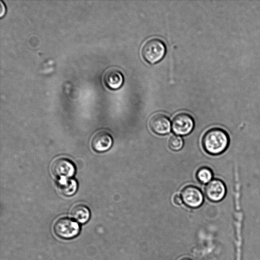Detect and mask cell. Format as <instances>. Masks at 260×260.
<instances>
[{
    "instance_id": "obj_14",
    "label": "cell",
    "mask_w": 260,
    "mask_h": 260,
    "mask_svg": "<svg viewBox=\"0 0 260 260\" xmlns=\"http://www.w3.org/2000/svg\"><path fill=\"white\" fill-rule=\"evenodd\" d=\"M168 144L171 149L173 151H178L183 147V140L178 135H172L169 138Z\"/></svg>"
},
{
    "instance_id": "obj_7",
    "label": "cell",
    "mask_w": 260,
    "mask_h": 260,
    "mask_svg": "<svg viewBox=\"0 0 260 260\" xmlns=\"http://www.w3.org/2000/svg\"><path fill=\"white\" fill-rule=\"evenodd\" d=\"M226 187L222 181L214 179L210 181L205 188L207 197L213 202L222 200L226 194Z\"/></svg>"
},
{
    "instance_id": "obj_6",
    "label": "cell",
    "mask_w": 260,
    "mask_h": 260,
    "mask_svg": "<svg viewBox=\"0 0 260 260\" xmlns=\"http://www.w3.org/2000/svg\"><path fill=\"white\" fill-rule=\"evenodd\" d=\"M181 197L184 203L191 208L200 206L204 201V196L201 190L193 185L184 187L181 192Z\"/></svg>"
},
{
    "instance_id": "obj_16",
    "label": "cell",
    "mask_w": 260,
    "mask_h": 260,
    "mask_svg": "<svg viewBox=\"0 0 260 260\" xmlns=\"http://www.w3.org/2000/svg\"><path fill=\"white\" fill-rule=\"evenodd\" d=\"M173 201L176 205H180L182 202V199L181 196L178 194L174 196L173 198Z\"/></svg>"
},
{
    "instance_id": "obj_5",
    "label": "cell",
    "mask_w": 260,
    "mask_h": 260,
    "mask_svg": "<svg viewBox=\"0 0 260 260\" xmlns=\"http://www.w3.org/2000/svg\"><path fill=\"white\" fill-rule=\"evenodd\" d=\"M51 171L53 175L61 179H69L75 173V167L73 162L66 158H58L55 159L51 166Z\"/></svg>"
},
{
    "instance_id": "obj_4",
    "label": "cell",
    "mask_w": 260,
    "mask_h": 260,
    "mask_svg": "<svg viewBox=\"0 0 260 260\" xmlns=\"http://www.w3.org/2000/svg\"><path fill=\"white\" fill-rule=\"evenodd\" d=\"M193 127V119L187 113H178L172 120V129L177 135H187L192 132Z\"/></svg>"
},
{
    "instance_id": "obj_17",
    "label": "cell",
    "mask_w": 260,
    "mask_h": 260,
    "mask_svg": "<svg viewBox=\"0 0 260 260\" xmlns=\"http://www.w3.org/2000/svg\"><path fill=\"white\" fill-rule=\"evenodd\" d=\"M181 260H191V259H189V258H185L182 259Z\"/></svg>"
},
{
    "instance_id": "obj_8",
    "label": "cell",
    "mask_w": 260,
    "mask_h": 260,
    "mask_svg": "<svg viewBox=\"0 0 260 260\" xmlns=\"http://www.w3.org/2000/svg\"><path fill=\"white\" fill-rule=\"evenodd\" d=\"M149 126L153 132L160 135L169 133L172 127L169 118L162 113L154 115L150 119Z\"/></svg>"
},
{
    "instance_id": "obj_15",
    "label": "cell",
    "mask_w": 260,
    "mask_h": 260,
    "mask_svg": "<svg viewBox=\"0 0 260 260\" xmlns=\"http://www.w3.org/2000/svg\"><path fill=\"white\" fill-rule=\"evenodd\" d=\"M6 7L2 0H0V17H2L6 12Z\"/></svg>"
},
{
    "instance_id": "obj_2",
    "label": "cell",
    "mask_w": 260,
    "mask_h": 260,
    "mask_svg": "<svg viewBox=\"0 0 260 260\" xmlns=\"http://www.w3.org/2000/svg\"><path fill=\"white\" fill-rule=\"evenodd\" d=\"M166 47L164 42L158 38H151L143 45L141 55L143 59L150 64L159 62L164 57Z\"/></svg>"
},
{
    "instance_id": "obj_1",
    "label": "cell",
    "mask_w": 260,
    "mask_h": 260,
    "mask_svg": "<svg viewBox=\"0 0 260 260\" xmlns=\"http://www.w3.org/2000/svg\"><path fill=\"white\" fill-rule=\"evenodd\" d=\"M202 144L205 150L210 154L218 155L223 152L229 144L226 132L220 128H213L204 134Z\"/></svg>"
},
{
    "instance_id": "obj_12",
    "label": "cell",
    "mask_w": 260,
    "mask_h": 260,
    "mask_svg": "<svg viewBox=\"0 0 260 260\" xmlns=\"http://www.w3.org/2000/svg\"><path fill=\"white\" fill-rule=\"evenodd\" d=\"M77 183L72 179H61L58 181V187L61 192L66 196L74 194L77 189Z\"/></svg>"
},
{
    "instance_id": "obj_10",
    "label": "cell",
    "mask_w": 260,
    "mask_h": 260,
    "mask_svg": "<svg viewBox=\"0 0 260 260\" xmlns=\"http://www.w3.org/2000/svg\"><path fill=\"white\" fill-rule=\"evenodd\" d=\"M113 144L111 135L105 131L96 133L91 140V146L96 151L101 152L109 149Z\"/></svg>"
},
{
    "instance_id": "obj_3",
    "label": "cell",
    "mask_w": 260,
    "mask_h": 260,
    "mask_svg": "<svg viewBox=\"0 0 260 260\" xmlns=\"http://www.w3.org/2000/svg\"><path fill=\"white\" fill-rule=\"evenodd\" d=\"M53 232L58 238L64 239H72L77 237L80 231L79 224L67 217L58 218L53 224Z\"/></svg>"
},
{
    "instance_id": "obj_13",
    "label": "cell",
    "mask_w": 260,
    "mask_h": 260,
    "mask_svg": "<svg viewBox=\"0 0 260 260\" xmlns=\"http://www.w3.org/2000/svg\"><path fill=\"white\" fill-rule=\"evenodd\" d=\"M196 176L201 183H207L212 180L213 173L210 168L204 167L198 170Z\"/></svg>"
},
{
    "instance_id": "obj_9",
    "label": "cell",
    "mask_w": 260,
    "mask_h": 260,
    "mask_svg": "<svg viewBox=\"0 0 260 260\" xmlns=\"http://www.w3.org/2000/svg\"><path fill=\"white\" fill-rule=\"evenodd\" d=\"M103 80L107 87L110 89L116 90L122 85L124 78L122 74L118 70L110 68L104 72Z\"/></svg>"
},
{
    "instance_id": "obj_11",
    "label": "cell",
    "mask_w": 260,
    "mask_h": 260,
    "mask_svg": "<svg viewBox=\"0 0 260 260\" xmlns=\"http://www.w3.org/2000/svg\"><path fill=\"white\" fill-rule=\"evenodd\" d=\"M71 215L72 218L80 223L83 224L87 222L90 217V212L89 209L82 204H77L71 210Z\"/></svg>"
}]
</instances>
